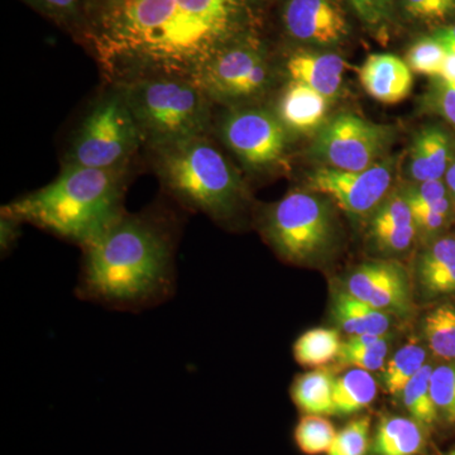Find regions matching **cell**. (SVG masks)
I'll list each match as a JSON object with an SVG mask.
<instances>
[{
  "mask_svg": "<svg viewBox=\"0 0 455 455\" xmlns=\"http://www.w3.org/2000/svg\"><path fill=\"white\" fill-rule=\"evenodd\" d=\"M394 131L355 114H338L323 125L311 154L323 166L344 171H363L381 163L390 148Z\"/></svg>",
  "mask_w": 455,
  "mask_h": 455,
  "instance_id": "obj_10",
  "label": "cell"
},
{
  "mask_svg": "<svg viewBox=\"0 0 455 455\" xmlns=\"http://www.w3.org/2000/svg\"><path fill=\"white\" fill-rule=\"evenodd\" d=\"M392 160L363 171H344L320 166L311 173L307 185L313 191L331 197L353 217H364L377 211L387 197L394 180Z\"/></svg>",
  "mask_w": 455,
  "mask_h": 455,
  "instance_id": "obj_11",
  "label": "cell"
},
{
  "mask_svg": "<svg viewBox=\"0 0 455 455\" xmlns=\"http://www.w3.org/2000/svg\"><path fill=\"white\" fill-rule=\"evenodd\" d=\"M370 416L350 421L338 431L326 455H366L370 449Z\"/></svg>",
  "mask_w": 455,
  "mask_h": 455,
  "instance_id": "obj_32",
  "label": "cell"
},
{
  "mask_svg": "<svg viewBox=\"0 0 455 455\" xmlns=\"http://www.w3.org/2000/svg\"><path fill=\"white\" fill-rule=\"evenodd\" d=\"M353 12L371 31L382 33L395 17V0H347Z\"/></svg>",
  "mask_w": 455,
  "mask_h": 455,
  "instance_id": "obj_34",
  "label": "cell"
},
{
  "mask_svg": "<svg viewBox=\"0 0 455 455\" xmlns=\"http://www.w3.org/2000/svg\"><path fill=\"white\" fill-rule=\"evenodd\" d=\"M451 211V200L448 196L429 205L414 206L411 212L414 215L416 229L418 232L424 233L438 232L447 224Z\"/></svg>",
  "mask_w": 455,
  "mask_h": 455,
  "instance_id": "obj_36",
  "label": "cell"
},
{
  "mask_svg": "<svg viewBox=\"0 0 455 455\" xmlns=\"http://www.w3.org/2000/svg\"><path fill=\"white\" fill-rule=\"evenodd\" d=\"M423 331L434 355L447 361L455 359V307L440 305L424 319Z\"/></svg>",
  "mask_w": 455,
  "mask_h": 455,
  "instance_id": "obj_27",
  "label": "cell"
},
{
  "mask_svg": "<svg viewBox=\"0 0 455 455\" xmlns=\"http://www.w3.org/2000/svg\"><path fill=\"white\" fill-rule=\"evenodd\" d=\"M377 383L368 371L355 368L335 379L333 401L335 415L357 414L373 403Z\"/></svg>",
  "mask_w": 455,
  "mask_h": 455,
  "instance_id": "obj_23",
  "label": "cell"
},
{
  "mask_svg": "<svg viewBox=\"0 0 455 455\" xmlns=\"http://www.w3.org/2000/svg\"><path fill=\"white\" fill-rule=\"evenodd\" d=\"M114 85L122 90L142 145L151 154L184 140L211 136L215 104L194 80L156 75Z\"/></svg>",
  "mask_w": 455,
  "mask_h": 455,
  "instance_id": "obj_5",
  "label": "cell"
},
{
  "mask_svg": "<svg viewBox=\"0 0 455 455\" xmlns=\"http://www.w3.org/2000/svg\"><path fill=\"white\" fill-rule=\"evenodd\" d=\"M387 350V335H385L382 339L370 344V346L357 347V348L341 346L337 359L341 364L372 372V371L379 370V368L385 366Z\"/></svg>",
  "mask_w": 455,
  "mask_h": 455,
  "instance_id": "obj_33",
  "label": "cell"
},
{
  "mask_svg": "<svg viewBox=\"0 0 455 455\" xmlns=\"http://www.w3.org/2000/svg\"><path fill=\"white\" fill-rule=\"evenodd\" d=\"M445 184H447V188L449 191L455 194V154L453 160H451V164H449L447 173L444 176Z\"/></svg>",
  "mask_w": 455,
  "mask_h": 455,
  "instance_id": "obj_42",
  "label": "cell"
},
{
  "mask_svg": "<svg viewBox=\"0 0 455 455\" xmlns=\"http://www.w3.org/2000/svg\"><path fill=\"white\" fill-rule=\"evenodd\" d=\"M128 169L62 166L46 187L18 197L2 212L85 248L124 212Z\"/></svg>",
  "mask_w": 455,
  "mask_h": 455,
  "instance_id": "obj_3",
  "label": "cell"
},
{
  "mask_svg": "<svg viewBox=\"0 0 455 455\" xmlns=\"http://www.w3.org/2000/svg\"><path fill=\"white\" fill-rule=\"evenodd\" d=\"M454 196V202H455V194H454V196Z\"/></svg>",
  "mask_w": 455,
  "mask_h": 455,
  "instance_id": "obj_46",
  "label": "cell"
},
{
  "mask_svg": "<svg viewBox=\"0 0 455 455\" xmlns=\"http://www.w3.org/2000/svg\"><path fill=\"white\" fill-rule=\"evenodd\" d=\"M425 444L423 427L414 419L388 416L377 425L372 451L374 455H418Z\"/></svg>",
  "mask_w": 455,
  "mask_h": 455,
  "instance_id": "obj_20",
  "label": "cell"
},
{
  "mask_svg": "<svg viewBox=\"0 0 455 455\" xmlns=\"http://www.w3.org/2000/svg\"><path fill=\"white\" fill-rule=\"evenodd\" d=\"M448 455H455V451H451V453H449Z\"/></svg>",
  "mask_w": 455,
  "mask_h": 455,
  "instance_id": "obj_43",
  "label": "cell"
},
{
  "mask_svg": "<svg viewBox=\"0 0 455 455\" xmlns=\"http://www.w3.org/2000/svg\"><path fill=\"white\" fill-rule=\"evenodd\" d=\"M27 5L50 18L57 25L80 36L85 23L90 0H22Z\"/></svg>",
  "mask_w": 455,
  "mask_h": 455,
  "instance_id": "obj_29",
  "label": "cell"
},
{
  "mask_svg": "<svg viewBox=\"0 0 455 455\" xmlns=\"http://www.w3.org/2000/svg\"><path fill=\"white\" fill-rule=\"evenodd\" d=\"M347 291L374 309L407 315L412 301L405 271L395 262H367L347 281Z\"/></svg>",
  "mask_w": 455,
  "mask_h": 455,
  "instance_id": "obj_13",
  "label": "cell"
},
{
  "mask_svg": "<svg viewBox=\"0 0 455 455\" xmlns=\"http://www.w3.org/2000/svg\"><path fill=\"white\" fill-rule=\"evenodd\" d=\"M284 68L291 82L305 84L331 101L343 86L347 64L335 53L298 51L287 59Z\"/></svg>",
  "mask_w": 455,
  "mask_h": 455,
  "instance_id": "obj_16",
  "label": "cell"
},
{
  "mask_svg": "<svg viewBox=\"0 0 455 455\" xmlns=\"http://www.w3.org/2000/svg\"><path fill=\"white\" fill-rule=\"evenodd\" d=\"M359 80L370 97L382 104L401 103L414 86L411 68L405 60L391 53H374L359 68Z\"/></svg>",
  "mask_w": 455,
  "mask_h": 455,
  "instance_id": "obj_14",
  "label": "cell"
},
{
  "mask_svg": "<svg viewBox=\"0 0 455 455\" xmlns=\"http://www.w3.org/2000/svg\"><path fill=\"white\" fill-rule=\"evenodd\" d=\"M447 57L436 79L447 85L455 86V46H447Z\"/></svg>",
  "mask_w": 455,
  "mask_h": 455,
  "instance_id": "obj_40",
  "label": "cell"
},
{
  "mask_svg": "<svg viewBox=\"0 0 455 455\" xmlns=\"http://www.w3.org/2000/svg\"><path fill=\"white\" fill-rule=\"evenodd\" d=\"M407 16L424 23H443L455 17V0H403Z\"/></svg>",
  "mask_w": 455,
  "mask_h": 455,
  "instance_id": "obj_35",
  "label": "cell"
},
{
  "mask_svg": "<svg viewBox=\"0 0 455 455\" xmlns=\"http://www.w3.org/2000/svg\"><path fill=\"white\" fill-rule=\"evenodd\" d=\"M337 431L324 416L305 415L296 425L293 439L302 453L320 455L328 453Z\"/></svg>",
  "mask_w": 455,
  "mask_h": 455,
  "instance_id": "obj_28",
  "label": "cell"
},
{
  "mask_svg": "<svg viewBox=\"0 0 455 455\" xmlns=\"http://www.w3.org/2000/svg\"><path fill=\"white\" fill-rule=\"evenodd\" d=\"M427 350L418 340H410L403 348L395 353L391 361L386 364L382 373V383L385 390L391 396L403 394L407 382L425 366Z\"/></svg>",
  "mask_w": 455,
  "mask_h": 455,
  "instance_id": "obj_25",
  "label": "cell"
},
{
  "mask_svg": "<svg viewBox=\"0 0 455 455\" xmlns=\"http://www.w3.org/2000/svg\"><path fill=\"white\" fill-rule=\"evenodd\" d=\"M220 139L245 169L265 172L280 166L287 151L289 131L267 108H228L220 123Z\"/></svg>",
  "mask_w": 455,
  "mask_h": 455,
  "instance_id": "obj_9",
  "label": "cell"
},
{
  "mask_svg": "<svg viewBox=\"0 0 455 455\" xmlns=\"http://www.w3.org/2000/svg\"><path fill=\"white\" fill-rule=\"evenodd\" d=\"M248 32V0H98L89 2L79 37L107 84H116L156 75L194 80Z\"/></svg>",
  "mask_w": 455,
  "mask_h": 455,
  "instance_id": "obj_1",
  "label": "cell"
},
{
  "mask_svg": "<svg viewBox=\"0 0 455 455\" xmlns=\"http://www.w3.org/2000/svg\"><path fill=\"white\" fill-rule=\"evenodd\" d=\"M142 140L122 90L114 84L92 103L71 137L62 166L130 169Z\"/></svg>",
  "mask_w": 455,
  "mask_h": 455,
  "instance_id": "obj_6",
  "label": "cell"
},
{
  "mask_svg": "<svg viewBox=\"0 0 455 455\" xmlns=\"http://www.w3.org/2000/svg\"><path fill=\"white\" fill-rule=\"evenodd\" d=\"M419 281L429 295L455 292V238L445 236L419 260Z\"/></svg>",
  "mask_w": 455,
  "mask_h": 455,
  "instance_id": "obj_19",
  "label": "cell"
},
{
  "mask_svg": "<svg viewBox=\"0 0 455 455\" xmlns=\"http://www.w3.org/2000/svg\"><path fill=\"white\" fill-rule=\"evenodd\" d=\"M434 368L425 364L418 373L407 382L403 388V405L416 423L423 427H431L438 421L439 412L434 403L430 391V377Z\"/></svg>",
  "mask_w": 455,
  "mask_h": 455,
  "instance_id": "obj_26",
  "label": "cell"
},
{
  "mask_svg": "<svg viewBox=\"0 0 455 455\" xmlns=\"http://www.w3.org/2000/svg\"><path fill=\"white\" fill-rule=\"evenodd\" d=\"M262 2H267V0H262Z\"/></svg>",
  "mask_w": 455,
  "mask_h": 455,
  "instance_id": "obj_45",
  "label": "cell"
},
{
  "mask_svg": "<svg viewBox=\"0 0 455 455\" xmlns=\"http://www.w3.org/2000/svg\"><path fill=\"white\" fill-rule=\"evenodd\" d=\"M194 82L214 104L248 106L267 92L272 66L267 51L252 32L228 44L203 68Z\"/></svg>",
  "mask_w": 455,
  "mask_h": 455,
  "instance_id": "obj_8",
  "label": "cell"
},
{
  "mask_svg": "<svg viewBox=\"0 0 455 455\" xmlns=\"http://www.w3.org/2000/svg\"><path fill=\"white\" fill-rule=\"evenodd\" d=\"M430 391L439 418L455 424V364H444L433 371Z\"/></svg>",
  "mask_w": 455,
  "mask_h": 455,
  "instance_id": "obj_31",
  "label": "cell"
},
{
  "mask_svg": "<svg viewBox=\"0 0 455 455\" xmlns=\"http://www.w3.org/2000/svg\"><path fill=\"white\" fill-rule=\"evenodd\" d=\"M156 175L185 209L229 223L244 208L247 188L211 136L196 137L152 152Z\"/></svg>",
  "mask_w": 455,
  "mask_h": 455,
  "instance_id": "obj_4",
  "label": "cell"
},
{
  "mask_svg": "<svg viewBox=\"0 0 455 455\" xmlns=\"http://www.w3.org/2000/svg\"><path fill=\"white\" fill-rule=\"evenodd\" d=\"M283 23L292 40L322 46L339 44L349 32L338 0H286Z\"/></svg>",
  "mask_w": 455,
  "mask_h": 455,
  "instance_id": "obj_12",
  "label": "cell"
},
{
  "mask_svg": "<svg viewBox=\"0 0 455 455\" xmlns=\"http://www.w3.org/2000/svg\"><path fill=\"white\" fill-rule=\"evenodd\" d=\"M448 49L433 35L420 38L410 47L406 62L412 73L438 77L447 57Z\"/></svg>",
  "mask_w": 455,
  "mask_h": 455,
  "instance_id": "obj_30",
  "label": "cell"
},
{
  "mask_svg": "<svg viewBox=\"0 0 455 455\" xmlns=\"http://www.w3.org/2000/svg\"><path fill=\"white\" fill-rule=\"evenodd\" d=\"M333 314L338 324L348 334L385 335L390 328L388 313L374 309L348 291L337 292Z\"/></svg>",
  "mask_w": 455,
  "mask_h": 455,
  "instance_id": "obj_21",
  "label": "cell"
},
{
  "mask_svg": "<svg viewBox=\"0 0 455 455\" xmlns=\"http://www.w3.org/2000/svg\"><path fill=\"white\" fill-rule=\"evenodd\" d=\"M334 382L333 373L329 370L301 374L291 386L293 403L307 415H335Z\"/></svg>",
  "mask_w": 455,
  "mask_h": 455,
  "instance_id": "obj_22",
  "label": "cell"
},
{
  "mask_svg": "<svg viewBox=\"0 0 455 455\" xmlns=\"http://www.w3.org/2000/svg\"><path fill=\"white\" fill-rule=\"evenodd\" d=\"M445 46H455V25L445 26L433 33Z\"/></svg>",
  "mask_w": 455,
  "mask_h": 455,
  "instance_id": "obj_41",
  "label": "cell"
},
{
  "mask_svg": "<svg viewBox=\"0 0 455 455\" xmlns=\"http://www.w3.org/2000/svg\"><path fill=\"white\" fill-rule=\"evenodd\" d=\"M414 215L405 193L392 194L379 206L371 226L374 244L386 253H401L414 242Z\"/></svg>",
  "mask_w": 455,
  "mask_h": 455,
  "instance_id": "obj_15",
  "label": "cell"
},
{
  "mask_svg": "<svg viewBox=\"0 0 455 455\" xmlns=\"http://www.w3.org/2000/svg\"><path fill=\"white\" fill-rule=\"evenodd\" d=\"M424 104L427 110L442 116L455 128V86L447 85L436 79L425 95Z\"/></svg>",
  "mask_w": 455,
  "mask_h": 455,
  "instance_id": "obj_37",
  "label": "cell"
},
{
  "mask_svg": "<svg viewBox=\"0 0 455 455\" xmlns=\"http://www.w3.org/2000/svg\"><path fill=\"white\" fill-rule=\"evenodd\" d=\"M451 137L438 125L419 132L410 148L407 173L416 182L443 180L453 160Z\"/></svg>",
  "mask_w": 455,
  "mask_h": 455,
  "instance_id": "obj_17",
  "label": "cell"
},
{
  "mask_svg": "<svg viewBox=\"0 0 455 455\" xmlns=\"http://www.w3.org/2000/svg\"><path fill=\"white\" fill-rule=\"evenodd\" d=\"M329 100L302 83L290 82L278 99L276 113L287 131L310 133L324 123Z\"/></svg>",
  "mask_w": 455,
  "mask_h": 455,
  "instance_id": "obj_18",
  "label": "cell"
},
{
  "mask_svg": "<svg viewBox=\"0 0 455 455\" xmlns=\"http://www.w3.org/2000/svg\"><path fill=\"white\" fill-rule=\"evenodd\" d=\"M90 2H98V0H90Z\"/></svg>",
  "mask_w": 455,
  "mask_h": 455,
  "instance_id": "obj_44",
  "label": "cell"
},
{
  "mask_svg": "<svg viewBox=\"0 0 455 455\" xmlns=\"http://www.w3.org/2000/svg\"><path fill=\"white\" fill-rule=\"evenodd\" d=\"M2 238H0V243H2V252L7 253L11 251L16 243L18 236L20 233V226L22 221L17 220V218L12 217L7 212H2Z\"/></svg>",
  "mask_w": 455,
  "mask_h": 455,
  "instance_id": "obj_39",
  "label": "cell"
},
{
  "mask_svg": "<svg viewBox=\"0 0 455 455\" xmlns=\"http://www.w3.org/2000/svg\"><path fill=\"white\" fill-rule=\"evenodd\" d=\"M341 346L340 335L335 329H311L293 344V357L302 367H322L338 358Z\"/></svg>",
  "mask_w": 455,
  "mask_h": 455,
  "instance_id": "obj_24",
  "label": "cell"
},
{
  "mask_svg": "<svg viewBox=\"0 0 455 455\" xmlns=\"http://www.w3.org/2000/svg\"><path fill=\"white\" fill-rule=\"evenodd\" d=\"M176 232L163 212H123L83 248L77 298L130 313L170 300L176 291Z\"/></svg>",
  "mask_w": 455,
  "mask_h": 455,
  "instance_id": "obj_2",
  "label": "cell"
},
{
  "mask_svg": "<svg viewBox=\"0 0 455 455\" xmlns=\"http://www.w3.org/2000/svg\"><path fill=\"white\" fill-rule=\"evenodd\" d=\"M448 188L443 180L434 181L419 182L416 187L406 191L407 203L411 208L414 206L429 205V204L439 202L448 196Z\"/></svg>",
  "mask_w": 455,
  "mask_h": 455,
  "instance_id": "obj_38",
  "label": "cell"
},
{
  "mask_svg": "<svg viewBox=\"0 0 455 455\" xmlns=\"http://www.w3.org/2000/svg\"><path fill=\"white\" fill-rule=\"evenodd\" d=\"M262 232L281 259L301 265L328 250L333 218L324 200L307 191H290L265 212Z\"/></svg>",
  "mask_w": 455,
  "mask_h": 455,
  "instance_id": "obj_7",
  "label": "cell"
}]
</instances>
